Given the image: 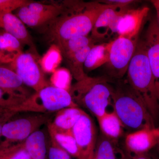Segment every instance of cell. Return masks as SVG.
Segmentation results:
<instances>
[{
  "label": "cell",
  "instance_id": "cell-1",
  "mask_svg": "<svg viewBox=\"0 0 159 159\" xmlns=\"http://www.w3.org/2000/svg\"><path fill=\"white\" fill-rule=\"evenodd\" d=\"M66 5L59 16L40 28L49 42L54 44L88 35L99 15L110 6L99 1H66Z\"/></svg>",
  "mask_w": 159,
  "mask_h": 159
},
{
  "label": "cell",
  "instance_id": "cell-2",
  "mask_svg": "<svg viewBox=\"0 0 159 159\" xmlns=\"http://www.w3.org/2000/svg\"><path fill=\"white\" fill-rule=\"evenodd\" d=\"M113 87L114 112L123 127L133 132L157 127L143 99L126 79L117 80Z\"/></svg>",
  "mask_w": 159,
  "mask_h": 159
},
{
  "label": "cell",
  "instance_id": "cell-3",
  "mask_svg": "<svg viewBox=\"0 0 159 159\" xmlns=\"http://www.w3.org/2000/svg\"><path fill=\"white\" fill-rule=\"evenodd\" d=\"M126 73L127 82L143 99L157 125L159 105L144 40L139 39Z\"/></svg>",
  "mask_w": 159,
  "mask_h": 159
},
{
  "label": "cell",
  "instance_id": "cell-4",
  "mask_svg": "<svg viewBox=\"0 0 159 159\" xmlns=\"http://www.w3.org/2000/svg\"><path fill=\"white\" fill-rule=\"evenodd\" d=\"M113 80L107 75L87 76L71 86L70 93L78 106L84 107L97 119L107 112V106L112 102Z\"/></svg>",
  "mask_w": 159,
  "mask_h": 159
},
{
  "label": "cell",
  "instance_id": "cell-5",
  "mask_svg": "<svg viewBox=\"0 0 159 159\" xmlns=\"http://www.w3.org/2000/svg\"><path fill=\"white\" fill-rule=\"evenodd\" d=\"M77 107L69 91L49 85L35 92L11 110L17 113L52 114L64 108Z\"/></svg>",
  "mask_w": 159,
  "mask_h": 159
},
{
  "label": "cell",
  "instance_id": "cell-6",
  "mask_svg": "<svg viewBox=\"0 0 159 159\" xmlns=\"http://www.w3.org/2000/svg\"><path fill=\"white\" fill-rule=\"evenodd\" d=\"M51 115L32 113L16 119H13L12 117L3 126L2 137L5 140L0 143V149L24 142L42 126L51 122Z\"/></svg>",
  "mask_w": 159,
  "mask_h": 159
},
{
  "label": "cell",
  "instance_id": "cell-7",
  "mask_svg": "<svg viewBox=\"0 0 159 159\" xmlns=\"http://www.w3.org/2000/svg\"><path fill=\"white\" fill-rule=\"evenodd\" d=\"M139 40V36L129 38L118 36L113 41L109 60L106 64L107 76L112 79H123L127 73Z\"/></svg>",
  "mask_w": 159,
  "mask_h": 159
},
{
  "label": "cell",
  "instance_id": "cell-8",
  "mask_svg": "<svg viewBox=\"0 0 159 159\" xmlns=\"http://www.w3.org/2000/svg\"><path fill=\"white\" fill-rule=\"evenodd\" d=\"M66 6V1L60 4L30 1L16 10V15L27 26L41 28L59 16L65 10Z\"/></svg>",
  "mask_w": 159,
  "mask_h": 159
},
{
  "label": "cell",
  "instance_id": "cell-9",
  "mask_svg": "<svg viewBox=\"0 0 159 159\" xmlns=\"http://www.w3.org/2000/svg\"><path fill=\"white\" fill-rule=\"evenodd\" d=\"M35 57L32 53L22 51L16 54L13 61L7 66L16 73L25 85L38 92L50 85Z\"/></svg>",
  "mask_w": 159,
  "mask_h": 159
},
{
  "label": "cell",
  "instance_id": "cell-10",
  "mask_svg": "<svg viewBox=\"0 0 159 159\" xmlns=\"http://www.w3.org/2000/svg\"><path fill=\"white\" fill-rule=\"evenodd\" d=\"M80 159H93L97 142V130L91 117L84 112L72 129Z\"/></svg>",
  "mask_w": 159,
  "mask_h": 159
},
{
  "label": "cell",
  "instance_id": "cell-11",
  "mask_svg": "<svg viewBox=\"0 0 159 159\" xmlns=\"http://www.w3.org/2000/svg\"><path fill=\"white\" fill-rule=\"evenodd\" d=\"M128 9V7L110 5L97 18L91 31L92 38L99 41L108 39L117 33L120 19Z\"/></svg>",
  "mask_w": 159,
  "mask_h": 159
},
{
  "label": "cell",
  "instance_id": "cell-12",
  "mask_svg": "<svg viewBox=\"0 0 159 159\" xmlns=\"http://www.w3.org/2000/svg\"><path fill=\"white\" fill-rule=\"evenodd\" d=\"M143 40L159 105V27L156 17L149 20Z\"/></svg>",
  "mask_w": 159,
  "mask_h": 159
},
{
  "label": "cell",
  "instance_id": "cell-13",
  "mask_svg": "<svg viewBox=\"0 0 159 159\" xmlns=\"http://www.w3.org/2000/svg\"><path fill=\"white\" fill-rule=\"evenodd\" d=\"M159 139V128L144 129L133 132L125 138L126 152L133 154L147 153L156 146Z\"/></svg>",
  "mask_w": 159,
  "mask_h": 159
},
{
  "label": "cell",
  "instance_id": "cell-14",
  "mask_svg": "<svg viewBox=\"0 0 159 159\" xmlns=\"http://www.w3.org/2000/svg\"><path fill=\"white\" fill-rule=\"evenodd\" d=\"M0 29L17 38L22 45L28 46L36 57L39 54L31 34L23 22L12 12L0 13Z\"/></svg>",
  "mask_w": 159,
  "mask_h": 159
},
{
  "label": "cell",
  "instance_id": "cell-15",
  "mask_svg": "<svg viewBox=\"0 0 159 159\" xmlns=\"http://www.w3.org/2000/svg\"><path fill=\"white\" fill-rule=\"evenodd\" d=\"M149 8L146 6L137 9H128L122 15L118 27L119 36L132 38L139 36L142 24L148 16Z\"/></svg>",
  "mask_w": 159,
  "mask_h": 159
},
{
  "label": "cell",
  "instance_id": "cell-16",
  "mask_svg": "<svg viewBox=\"0 0 159 159\" xmlns=\"http://www.w3.org/2000/svg\"><path fill=\"white\" fill-rule=\"evenodd\" d=\"M16 73L6 66H0V89L12 97L26 99L31 96Z\"/></svg>",
  "mask_w": 159,
  "mask_h": 159
},
{
  "label": "cell",
  "instance_id": "cell-17",
  "mask_svg": "<svg viewBox=\"0 0 159 159\" xmlns=\"http://www.w3.org/2000/svg\"><path fill=\"white\" fill-rule=\"evenodd\" d=\"M49 134L44 130L35 131L23 142L31 159H48Z\"/></svg>",
  "mask_w": 159,
  "mask_h": 159
},
{
  "label": "cell",
  "instance_id": "cell-18",
  "mask_svg": "<svg viewBox=\"0 0 159 159\" xmlns=\"http://www.w3.org/2000/svg\"><path fill=\"white\" fill-rule=\"evenodd\" d=\"M47 126L49 135L61 147L66 150L72 157L80 159L79 148L72 130H60L53 126L50 122L47 124Z\"/></svg>",
  "mask_w": 159,
  "mask_h": 159
},
{
  "label": "cell",
  "instance_id": "cell-19",
  "mask_svg": "<svg viewBox=\"0 0 159 159\" xmlns=\"http://www.w3.org/2000/svg\"><path fill=\"white\" fill-rule=\"evenodd\" d=\"M116 140L100 134L97 138L93 159H125L126 153L118 146Z\"/></svg>",
  "mask_w": 159,
  "mask_h": 159
},
{
  "label": "cell",
  "instance_id": "cell-20",
  "mask_svg": "<svg viewBox=\"0 0 159 159\" xmlns=\"http://www.w3.org/2000/svg\"><path fill=\"white\" fill-rule=\"evenodd\" d=\"M112 42V41L93 46L84 62V68L85 73L96 70L108 62Z\"/></svg>",
  "mask_w": 159,
  "mask_h": 159
},
{
  "label": "cell",
  "instance_id": "cell-21",
  "mask_svg": "<svg viewBox=\"0 0 159 159\" xmlns=\"http://www.w3.org/2000/svg\"><path fill=\"white\" fill-rule=\"evenodd\" d=\"M95 44H91L73 54L63 56L68 70L77 81L82 80L87 76L84 72V66L89 52Z\"/></svg>",
  "mask_w": 159,
  "mask_h": 159
},
{
  "label": "cell",
  "instance_id": "cell-22",
  "mask_svg": "<svg viewBox=\"0 0 159 159\" xmlns=\"http://www.w3.org/2000/svg\"><path fill=\"white\" fill-rule=\"evenodd\" d=\"M84 112L78 107L64 108L57 111L53 120L50 122L53 126L60 130H72Z\"/></svg>",
  "mask_w": 159,
  "mask_h": 159
},
{
  "label": "cell",
  "instance_id": "cell-23",
  "mask_svg": "<svg viewBox=\"0 0 159 159\" xmlns=\"http://www.w3.org/2000/svg\"><path fill=\"white\" fill-rule=\"evenodd\" d=\"M101 133L109 139L117 140L121 137L123 126L116 114L112 112H106L97 118Z\"/></svg>",
  "mask_w": 159,
  "mask_h": 159
},
{
  "label": "cell",
  "instance_id": "cell-24",
  "mask_svg": "<svg viewBox=\"0 0 159 159\" xmlns=\"http://www.w3.org/2000/svg\"><path fill=\"white\" fill-rule=\"evenodd\" d=\"M97 42L88 35L79 36L72 38L56 45L61 50L63 57L79 51L91 44H96Z\"/></svg>",
  "mask_w": 159,
  "mask_h": 159
},
{
  "label": "cell",
  "instance_id": "cell-25",
  "mask_svg": "<svg viewBox=\"0 0 159 159\" xmlns=\"http://www.w3.org/2000/svg\"><path fill=\"white\" fill-rule=\"evenodd\" d=\"M62 59V54L59 48L56 44H52L40 59V66L43 72L53 73L61 62Z\"/></svg>",
  "mask_w": 159,
  "mask_h": 159
},
{
  "label": "cell",
  "instance_id": "cell-26",
  "mask_svg": "<svg viewBox=\"0 0 159 159\" xmlns=\"http://www.w3.org/2000/svg\"><path fill=\"white\" fill-rule=\"evenodd\" d=\"M23 45L12 34L0 30V49L3 52L16 54L22 52Z\"/></svg>",
  "mask_w": 159,
  "mask_h": 159
},
{
  "label": "cell",
  "instance_id": "cell-27",
  "mask_svg": "<svg viewBox=\"0 0 159 159\" xmlns=\"http://www.w3.org/2000/svg\"><path fill=\"white\" fill-rule=\"evenodd\" d=\"M0 159H31L23 142L0 149Z\"/></svg>",
  "mask_w": 159,
  "mask_h": 159
},
{
  "label": "cell",
  "instance_id": "cell-28",
  "mask_svg": "<svg viewBox=\"0 0 159 159\" xmlns=\"http://www.w3.org/2000/svg\"><path fill=\"white\" fill-rule=\"evenodd\" d=\"M72 77V74L68 69L64 68L57 69L51 76V84L55 87L66 90L70 92Z\"/></svg>",
  "mask_w": 159,
  "mask_h": 159
},
{
  "label": "cell",
  "instance_id": "cell-29",
  "mask_svg": "<svg viewBox=\"0 0 159 159\" xmlns=\"http://www.w3.org/2000/svg\"><path fill=\"white\" fill-rule=\"evenodd\" d=\"M72 157L66 150L61 147L49 135L48 159H73Z\"/></svg>",
  "mask_w": 159,
  "mask_h": 159
},
{
  "label": "cell",
  "instance_id": "cell-30",
  "mask_svg": "<svg viewBox=\"0 0 159 159\" xmlns=\"http://www.w3.org/2000/svg\"><path fill=\"white\" fill-rule=\"evenodd\" d=\"M25 99L12 97L0 89V107L11 109L17 106Z\"/></svg>",
  "mask_w": 159,
  "mask_h": 159
},
{
  "label": "cell",
  "instance_id": "cell-31",
  "mask_svg": "<svg viewBox=\"0 0 159 159\" xmlns=\"http://www.w3.org/2000/svg\"><path fill=\"white\" fill-rule=\"evenodd\" d=\"M29 2L28 0H0V13L12 12Z\"/></svg>",
  "mask_w": 159,
  "mask_h": 159
},
{
  "label": "cell",
  "instance_id": "cell-32",
  "mask_svg": "<svg viewBox=\"0 0 159 159\" xmlns=\"http://www.w3.org/2000/svg\"><path fill=\"white\" fill-rule=\"evenodd\" d=\"M17 114V113L15 111L7 109L0 112V139L2 138L3 126Z\"/></svg>",
  "mask_w": 159,
  "mask_h": 159
},
{
  "label": "cell",
  "instance_id": "cell-33",
  "mask_svg": "<svg viewBox=\"0 0 159 159\" xmlns=\"http://www.w3.org/2000/svg\"><path fill=\"white\" fill-rule=\"evenodd\" d=\"M16 54L5 53L0 49V66H5L11 63Z\"/></svg>",
  "mask_w": 159,
  "mask_h": 159
},
{
  "label": "cell",
  "instance_id": "cell-34",
  "mask_svg": "<svg viewBox=\"0 0 159 159\" xmlns=\"http://www.w3.org/2000/svg\"><path fill=\"white\" fill-rule=\"evenodd\" d=\"M100 2L109 5H115L121 7H128L129 5L135 1L131 0H119V1H99Z\"/></svg>",
  "mask_w": 159,
  "mask_h": 159
},
{
  "label": "cell",
  "instance_id": "cell-35",
  "mask_svg": "<svg viewBox=\"0 0 159 159\" xmlns=\"http://www.w3.org/2000/svg\"><path fill=\"white\" fill-rule=\"evenodd\" d=\"M125 159H156L155 158L151 156L148 152L141 154H133L126 152Z\"/></svg>",
  "mask_w": 159,
  "mask_h": 159
},
{
  "label": "cell",
  "instance_id": "cell-36",
  "mask_svg": "<svg viewBox=\"0 0 159 159\" xmlns=\"http://www.w3.org/2000/svg\"><path fill=\"white\" fill-rule=\"evenodd\" d=\"M150 2L153 5L156 11L157 16L156 17L159 27V0H152Z\"/></svg>",
  "mask_w": 159,
  "mask_h": 159
},
{
  "label": "cell",
  "instance_id": "cell-37",
  "mask_svg": "<svg viewBox=\"0 0 159 159\" xmlns=\"http://www.w3.org/2000/svg\"><path fill=\"white\" fill-rule=\"evenodd\" d=\"M158 128H159V126H158ZM157 146L158 149V150L159 151V139L157 143Z\"/></svg>",
  "mask_w": 159,
  "mask_h": 159
},
{
  "label": "cell",
  "instance_id": "cell-38",
  "mask_svg": "<svg viewBox=\"0 0 159 159\" xmlns=\"http://www.w3.org/2000/svg\"><path fill=\"white\" fill-rule=\"evenodd\" d=\"M5 109H6L1 108V107H0V112L3 111L5 110Z\"/></svg>",
  "mask_w": 159,
  "mask_h": 159
}]
</instances>
